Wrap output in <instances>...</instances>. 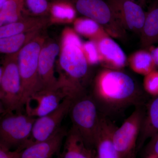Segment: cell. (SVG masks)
Masks as SVG:
<instances>
[{
  "label": "cell",
  "instance_id": "obj_31",
  "mask_svg": "<svg viewBox=\"0 0 158 158\" xmlns=\"http://www.w3.org/2000/svg\"><path fill=\"white\" fill-rule=\"evenodd\" d=\"M9 1V0H0V9H2L5 4Z\"/></svg>",
  "mask_w": 158,
  "mask_h": 158
},
{
  "label": "cell",
  "instance_id": "obj_34",
  "mask_svg": "<svg viewBox=\"0 0 158 158\" xmlns=\"http://www.w3.org/2000/svg\"><path fill=\"white\" fill-rule=\"evenodd\" d=\"M145 158H158V156L155 155H148L145 157Z\"/></svg>",
  "mask_w": 158,
  "mask_h": 158
},
{
  "label": "cell",
  "instance_id": "obj_13",
  "mask_svg": "<svg viewBox=\"0 0 158 158\" xmlns=\"http://www.w3.org/2000/svg\"><path fill=\"white\" fill-rule=\"evenodd\" d=\"M67 134L61 127L52 135L44 141L32 142L16 150L18 158H52L59 150Z\"/></svg>",
  "mask_w": 158,
  "mask_h": 158
},
{
  "label": "cell",
  "instance_id": "obj_20",
  "mask_svg": "<svg viewBox=\"0 0 158 158\" xmlns=\"http://www.w3.org/2000/svg\"><path fill=\"white\" fill-rule=\"evenodd\" d=\"M73 24L74 31L89 40L96 41L102 37L109 36L102 27L88 18H77Z\"/></svg>",
  "mask_w": 158,
  "mask_h": 158
},
{
  "label": "cell",
  "instance_id": "obj_12",
  "mask_svg": "<svg viewBox=\"0 0 158 158\" xmlns=\"http://www.w3.org/2000/svg\"><path fill=\"white\" fill-rule=\"evenodd\" d=\"M67 96L59 88L41 90L32 95L24 106L25 113L35 118L47 115L58 107Z\"/></svg>",
  "mask_w": 158,
  "mask_h": 158
},
{
  "label": "cell",
  "instance_id": "obj_14",
  "mask_svg": "<svg viewBox=\"0 0 158 158\" xmlns=\"http://www.w3.org/2000/svg\"><path fill=\"white\" fill-rule=\"evenodd\" d=\"M99 54L100 64L106 69L120 70L127 63V59L121 48L110 36L95 41Z\"/></svg>",
  "mask_w": 158,
  "mask_h": 158
},
{
  "label": "cell",
  "instance_id": "obj_19",
  "mask_svg": "<svg viewBox=\"0 0 158 158\" xmlns=\"http://www.w3.org/2000/svg\"><path fill=\"white\" fill-rule=\"evenodd\" d=\"M77 12L73 3L69 0H57L50 3V23L55 24L73 23L77 18Z\"/></svg>",
  "mask_w": 158,
  "mask_h": 158
},
{
  "label": "cell",
  "instance_id": "obj_11",
  "mask_svg": "<svg viewBox=\"0 0 158 158\" xmlns=\"http://www.w3.org/2000/svg\"><path fill=\"white\" fill-rule=\"evenodd\" d=\"M60 52V44L46 38L40 53L38 75L41 90L58 88L55 75V63Z\"/></svg>",
  "mask_w": 158,
  "mask_h": 158
},
{
  "label": "cell",
  "instance_id": "obj_27",
  "mask_svg": "<svg viewBox=\"0 0 158 158\" xmlns=\"http://www.w3.org/2000/svg\"><path fill=\"white\" fill-rule=\"evenodd\" d=\"M144 151L145 157L150 155L158 156V133L149 139Z\"/></svg>",
  "mask_w": 158,
  "mask_h": 158
},
{
  "label": "cell",
  "instance_id": "obj_17",
  "mask_svg": "<svg viewBox=\"0 0 158 158\" xmlns=\"http://www.w3.org/2000/svg\"><path fill=\"white\" fill-rule=\"evenodd\" d=\"M61 158H95V154L92 148L85 144L77 131L72 127L65 136Z\"/></svg>",
  "mask_w": 158,
  "mask_h": 158
},
{
  "label": "cell",
  "instance_id": "obj_28",
  "mask_svg": "<svg viewBox=\"0 0 158 158\" xmlns=\"http://www.w3.org/2000/svg\"><path fill=\"white\" fill-rule=\"evenodd\" d=\"M0 158H18L17 151L10 150L0 143Z\"/></svg>",
  "mask_w": 158,
  "mask_h": 158
},
{
  "label": "cell",
  "instance_id": "obj_32",
  "mask_svg": "<svg viewBox=\"0 0 158 158\" xmlns=\"http://www.w3.org/2000/svg\"><path fill=\"white\" fill-rule=\"evenodd\" d=\"M5 110L4 109L2 104L1 102H0V115H2L3 113H5Z\"/></svg>",
  "mask_w": 158,
  "mask_h": 158
},
{
  "label": "cell",
  "instance_id": "obj_23",
  "mask_svg": "<svg viewBox=\"0 0 158 158\" xmlns=\"http://www.w3.org/2000/svg\"><path fill=\"white\" fill-rule=\"evenodd\" d=\"M24 0H9L0 9V26L16 22L26 16Z\"/></svg>",
  "mask_w": 158,
  "mask_h": 158
},
{
  "label": "cell",
  "instance_id": "obj_7",
  "mask_svg": "<svg viewBox=\"0 0 158 158\" xmlns=\"http://www.w3.org/2000/svg\"><path fill=\"white\" fill-rule=\"evenodd\" d=\"M145 110L142 105L136 106L134 112L121 126L116 127L114 131L113 144L120 158L135 157L137 142Z\"/></svg>",
  "mask_w": 158,
  "mask_h": 158
},
{
  "label": "cell",
  "instance_id": "obj_9",
  "mask_svg": "<svg viewBox=\"0 0 158 158\" xmlns=\"http://www.w3.org/2000/svg\"><path fill=\"white\" fill-rule=\"evenodd\" d=\"M73 100L70 98H67L53 111L36 118L33 124L29 144L45 140L58 131L61 127L63 119L69 112Z\"/></svg>",
  "mask_w": 158,
  "mask_h": 158
},
{
  "label": "cell",
  "instance_id": "obj_35",
  "mask_svg": "<svg viewBox=\"0 0 158 158\" xmlns=\"http://www.w3.org/2000/svg\"><path fill=\"white\" fill-rule=\"evenodd\" d=\"M134 158H136V157H134Z\"/></svg>",
  "mask_w": 158,
  "mask_h": 158
},
{
  "label": "cell",
  "instance_id": "obj_30",
  "mask_svg": "<svg viewBox=\"0 0 158 158\" xmlns=\"http://www.w3.org/2000/svg\"><path fill=\"white\" fill-rule=\"evenodd\" d=\"M131 1H133V2L138 3V4L141 5L142 7V6L144 5V3H145L146 0H131Z\"/></svg>",
  "mask_w": 158,
  "mask_h": 158
},
{
  "label": "cell",
  "instance_id": "obj_18",
  "mask_svg": "<svg viewBox=\"0 0 158 158\" xmlns=\"http://www.w3.org/2000/svg\"><path fill=\"white\" fill-rule=\"evenodd\" d=\"M140 35L141 46L144 48H149L158 42V0L154 1L146 12Z\"/></svg>",
  "mask_w": 158,
  "mask_h": 158
},
{
  "label": "cell",
  "instance_id": "obj_33",
  "mask_svg": "<svg viewBox=\"0 0 158 158\" xmlns=\"http://www.w3.org/2000/svg\"><path fill=\"white\" fill-rule=\"evenodd\" d=\"M3 72V66L2 65H0V82H1V78H2V75Z\"/></svg>",
  "mask_w": 158,
  "mask_h": 158
},
{
  "label": "cell",
  "instance_id": "obj_22",
  "mask_svg": "<svg viewBox=\"0 0 158 158\" xmlns=\"http://www.w3.org/2000/svg\"><path fill=\"white\" fill-rule=\"evenodd\" d=\"M127 62L134 72L144 76L157 68L149 51L145 49L133 53L128 59Z\"/></svg>",
  "mask_w": 158,
  "mask_h": 158
},
{
  "label": "cell",
  "instance_id": "obj_16",
  "mask_svg": "<svg viewBox=\"0 0 158 158\" xmlns=\"http://www.w3.org/2000/svg\"><path fill=\"white\" fill-rule=\"evenodd\" d=\"M158 133V96L154 97L145 108L137 142V150L141 149L148 140Z\"/></svg>",
  "mask_w": 158,
  "mask_h": 158
},
{
  "label": "cell",
  "instance_id": "obj_2",
  "mask_svg": "<svg viewBox=\"0 0 158 158\" xmlns=\"http://www.w3.org/2000/svg\"><path fill=\"white\" fill-rule=\"evenodd\" d=\"M93 98L99 110L119 112L132 105H142L143 92L130 75L121 70L105 69L95 77Z\"/></svg>",
  "mask_w": 158,
  "mask_h": 158
},
{
  "label": "cell",
  "instance_id": "obj_4",
  "mask_svg": "<svg viewBox=\"0 0 158 158\" xmlns=\"http://www.w3.org/2000/svg\"><path fill=\"white\" fill-rule=\"evenodd\" d=\"M92 97L84 95L73 100L69 112L72 127L87 146L93 148L101 114Z\"/></svg>",
  "mask_w": 158,
  "mask_h": 158
},
{
  "label": "cell",
  "instance_id": "obj_25",
  "mask_svg": "<svg viewBox=\"0 0 158 158\" xmlns=\"http://www.w3.org/2000/svg\"><path fill=\"white\" fill-rule=\"evenodd\" d=\"M82 48L85 59L89 66L100 64L99 54L95 41L89 40L83 43Z\"/></svg>",
  "mask_w": 158,
  "mask_h": 158
},
{
  "label": "cell",
  "instance_id": "obj_1",
  "mask_svg": "<svg viewBox=\"0 0 158 158\" xmlns=\"http://www.w3.org/2000/svg\"><path fill=\"white\" fill-rule=\"evenodd\" d=\"M83 43L73 28L66 27L63 29L57 66V88L73 100L84 95L85 82L89 73Z\"/></svg>",
  "mask_w": 158,
  "mask_h": 158
},
{
  "label": "cell",
  "instance_id": "obj_26",
  "mask_svg": "<svg viewBox=\"0 0 158 158\" xmlns=\"http://www.w3.org/2000/svg\"><path fill=\"white\" fill-rule=\"evenodd\" d=\"M143 86L145 92L152 96H158V70L156 69L144 76Z\"/></svg>",
  "mask_w": 158,
  "mask_h": 158
},
{
  "label": "cell",
  "instance_id": "obj_29",
  "mask_svg": "<svg viewBox=\"0 0 158 158\" xmlns=\"http://www.w3.org/2000/svg\"><path fill=\"white\" fill-rule=\"evenodd\" d=\"M149 52L156 67H158V46L156 47H151Z\"/></svg>",
  "mask_w": 158,
  "mask_h": 158
},
{
  "label": "cell",
  "instance_id": "obj_24",
  "mask_svg": "<svg viewBox=\"0 0 158 158\" xmlns=\"http://www.w3.org/2000/svg\"><path fill=\"white\" fill-rule=\"evenodd\" d=\"M50 6L47 0H24V14L32 17H45L49 15Z\"/></svg>",
  "mask_w": 158,
  "mask_h": 158
},
{
  "label": "cell",
  "instance_id": "obj_5",
  "mask_svg": "<svg viewBox=\"0 0 158 158\" xmlns=\"http://www.w3.org/2000/svg\"><path fill=\"white\" fill-rule=\"evenodd\" d=\"M36 119L22 111L3 113L0 115V143L10 150L28 144Z\"/></svg>",
  "mask_w": 158,
  "mask_h": 158
},
{
  "label": "cell",
  "instance_id": "obj_6",
  "mask_svg": "<svg viewBox=\"0 0 158 158\" xmlns=\"http://www.w3.org/2000/svg\"><path fill=\"white\" fill-rule=\"evenodd\" d=\"M19 52L6 55L3 60L0 82V102L5 112L23 110L21 81L17 62Z\"/></svg>",
  "mask_w": 158,
  "mask_h": 158
},
{
  "label": "cell",
  "instance_id": "obj_8",
  "mask_svg": "<svg viewBox=\"0 0 158 158\" xmlns=\"http://www.w3.org/2000/svg\"><path fill=\"white\" fill-rule=\"evenodd\" d=\"M73 4L77 12L97 23L109 36L119 38L124 37L125 30L106 1L75 0Z\"/></svg>",
  "mask_w": 158,
  "mask_h": 158
},
{
  "label": "cell",
  "instance_id": "obj_3",
  "mask_svg": "<svg viewBox=\"0 0 158 158\" xmlns=\"http://www.w3.org/2000/svg\"><path fill=\"white\" fill-rule=\"evenodd\" d=\"M45 36L41 33L26 44L19 52L18 65L22 86V108L34 94L41 90L38 75L40 53Z\"/></svg>",
  "mask_w": 158,
  "mask_h": 158
},
{
  "label": "cell",
  "instance_id": "obj_10",
  "mask_svg": "<svg viewBox=\"0 0 158 158\" xmlns=\"http://www.w3.org/2000/svg\"><path fill=\"white\" fill-rule=\"evenodd\" d=\"M124 30L141 34L146 16L142 6L131 0H106Z\"/></svg>",
  "mask_w": 158,
  "mask_h": 158
},
{
  "label": "cell",
  "instance_id": "obj_21",
  "mask_svg": "<svg viewBox=\"0 0 158 158\" xmlns=\"http://www.w3.org/2000/svg\"><path fill=\"white\" fill-rule=\"evenodd\" d=\"M36 31L0 39V54L11 55L19 52L28 43L41 33Z\"/></svg>",
  "mask_w": 158,
  "mask_h": 158
},
{
  "label": "cell",
  "instance_id": "obj_15",
  "mask_svg": "<svg viewBox=\"0 0 158 158\" xmlns=\"http://www.w3.org/2000/svg\"><path fill=\"white\" fill-rule=\"evenodd\" d=\"M116 127L106 116L101 114L94 144L95 158H120L113 140Z\"/></svg>",
  "mask_w": 158,
  "mask_h": 158
}]
</instances>
